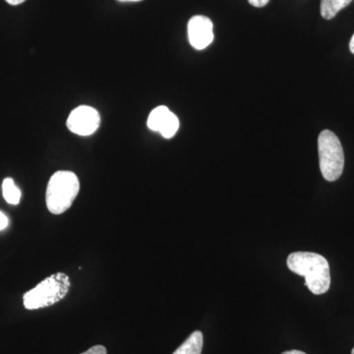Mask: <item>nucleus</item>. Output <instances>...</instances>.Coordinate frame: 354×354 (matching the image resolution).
Here are the masks:
<instances>
[{
  "mask_svg": "<svg viewBox=\"0 0 354 354\" xmlns=\"http://www.w3.org/2000/svg\"><path fill=\"white\" fill-rule=\"evenodd\" d=\"M6 1L7 3L10 4V6H16L24 3L26 0H6Z\"/></svg>",
  "mask_w": 354,
  "mask_h": 354,
  "instance_id": "nucleus-15",
  "label": "nucleus"
},
{
  "mask_svg": "<svg viewBox=\"0 0 354 354\" xmlns=\"http://www.w3.org/2000/svg\"><path fill=\"white\" fill-rule=\"evenodd\" d=\"M71 288L69 277L64 272L51 274L36 288L27 291L23 297L24 306L28 310H37L51 306L66 297Z\"/></svg>",
  "mask_w": 354,
  "mask_h": 354,
  "instance_id": "nucleus-3",
  "label": "nucleus"
},
{
  "mask_svg": "<svg viewBox=\"0 0 354 354\" xmlns=\"http://www.w3.org/2000/svg\"><path fill=\"white\" fill-rule=\"evenodd\" d=\"M188 38L198 50L208 48L214 41V24L206 16L197 15L188 22Z\"/></svg>",
  "mask_w": 354,
  "mask_h": 354,
  "instance_id": "nucleus-6",
  "label": "nucleus"
},
{
  "mask_svg": "<svg viewBox=\"0 0 354 354\" xmlns=\"http://www.w3.org/2000/svg\"><path fill=\"white\" fill-rule=\"evenodd\" d=\"M270 0H248L249 3L254 7H257V8H261V7H264L269 3Z\"/></svg>",
  "mask_w": 354,
  "mask_h": 354,
  "instance_id": "nucleus-13",
  "label": "nucleus"
},
{
  "mask_svg": "<svg viewBox=\"0 0 354 354\" xmlns=\"http://www.w3.org/2000/svg\"><path fill=\"white\" fill-rule=\"evenodd\" d=\"M81 354H106V348L102 346H95Z\"/></svg>",
  "mask_w": 354,
  "mask_h": 354,
  "instance_id": "nucleus-12",
  "label": "nucleus"
},
{
  "mask_svg": "<svg viewBox=\"0 0 354 354\" xmlns=\"http://www.w3.org/2000/svg\"><path fill=\"white\" fill-rule=\"evenodd\" d=\"M101 124V116L94 108L80 106L69 114L66 125L70 131L80 136H90Z\"/></svg>",
  "mask_w": 354,
  "mask_h": 354,
  "instance_id": "nucleus-5",
  "label": "nucleus"
},
{
  "mask_svg": "<svg viewBox=\"0 0 354 354\" xmlns=\"http://www.w3.org/2000/svg\"><path fill=\"white\" fill-rule=\"evenodd\" d=\"M351 354H354V348H353V351H351Z\"/></svg>",
  "mask_w": 354,
  "mask_h": 354,
  "instance_id": "nucleus-19",
  "label": "nucleus"
},
{
  "mask_svg": "<svg viewBox=\"0 0 354 354\" xmlns=\"http://www.w3.org/2000/svg\"><path fill=\"white\" fill-rule=\"evenodd\" d=\"M281 354H306L304 353V351H297V349H293V351H285Z\"/></svg>",
  "mask_w": 354,
  "mask_h": 354,
  "instance_id": "nucleus-16",
  "label": "nucleus"
},
{
  "mask_svg": "<svg viewBox=\"0 0 354 354\" xmlns=\"http://www.w3.org/2000/svg\"><path fill=\"white\" fill-rule=\"evenodd\" d=\"M79 191L80 183L74 172H55L46 187V202L48 211L53 215L64 214L72 206Z\"/></svg>",
  "mask_w": 354,
  "mask_h": 354,
  "instance_id": "nucleus-2",
  "label": "nucleus"
},
{
  "mask_svg": "<svg viewBox=\"0 0 354 354\" xmlns=\"http://www.w3.org/2000/svg\"><path fill=\"white\" fill-rule=\"evenodd\" d=\"M171 113V111L165 106H158L153 109L152 113L149 115L148 122H147L148 127L152 131L160 132Z\"/></svg>",
  "mask_w": 354,
  "mask_h": 354,
  "instance_id": "nucleus-9",
  "label": "nucleus"
},
{
  "mask_svg": "<svg viewBox=\"0 0 354 354\" xmlns=\"http://www.w3.org/2000/svg\"><path fill=\"white\" fill-rule=\"evenodd\" d=\"M179 129V120L177 118V116L174 113L169 114V118H167V121L164 124V127H162V129L160 130V135L165 138L171 139L174 135L176 134V132L178 131Z\"/></svg>",
  "mask_w": 354,
  "mask_h": 354,
  "instance_id": "nucleus-11",
  "label": "nucleus"
},
{
  "mask_svg": "<svg viewBox=\"0 0 354 354\" xmlns=\"http://www.w3.org/2000/svg\"><path fill=\"white\" fill-rule=\"evenodd\" d=\"M318 153L320 169L327 181L337 180L344 167V153L341 141L330 130H324L318 137Z\"/></svg>",
  "mask_w": 354,
  "mask_h": 354,
  "instance_id": "nucleus-4",
  "label": "nucleus"
},
{
  "mask_svg": "<svg viewBox=\"0 0 354 354\" xmlns=\"http://www.w3.org/2000/svg\"><path fill=\"white\" fill-rule=\"evenodd\" d=\"M353 0H321V15L324 19L330 20L342 9L346 8Z\"/></svg>",
  "mask_w": 354,
  "mask_h": 354,
  "instance_id": "nucleus-8",
  "label": "nucleus"
},
{
  "mask_svg": "<svg viewBox=\"0 0 354 354\" xmlns=\"http://www.w3.org/2000/svg\"><path fill=\"white\" fill-rule=\"evenodd\" d=\"M4 199L10 205H18L21 200V191L12 178L7 177L2 183Z\"/></svg>",
  "mask_w": 354,
  "mask_h": 354,
  "instance_id": "nucleus-10",
  "label": "nucleus"
},
{
  "mask_svg": "<svg viewBox=\"0 0 354 354\" xmlns=\"http://www.w3.org/2000/svg\"><path fill=\"white\" fill-rule=\"evenodd\" d=\"M118 1H121V2H136V1H140V0H118Z\"/></svg>",
  "mask_w": 354,
  "mask_h": 354,
  "instance_id": "nucleus-18",
  "label": "nucleus"
},
{
  "mask_svg": "<svg viewBox=\"0 0 354 354\" xmlns=\"http://www.w3.org/2000/svg\"><path fill=\"white\" fill-rule=\"evenodd\" d=\"M349 50H351V53L354 55V35L351 39V43H349Z\"/></svg>",
  "mask_w": 354,
  "mask_h": 354,
  "instance_id": "nucleus-17",
  "label": "nucleus"
},
{
  "mask_svg": "<svg viewBox=\"0 0 354 354\" xmlns=\"http://www.w3.org/2000/svg\"><path fill=\"white\" fill-rule=\"evenodd\" d=\"M204 337L200 330H195L172 354H201Z\"/></svg>",
  "mask_w": 354,
  "mask_h": 354,
  "instance_id": "nucleus-7",
  "label": "nucleus"
},
{
  "mask_svg": "<svg viewBox=\"0 0 354 354\" xmlns=\"http://www.w3.org/2000/svg\"><path fill=\"white\" fill-rule=\"evenodd\" d=\"M288 269L305 279V286L314 295L327 292L330 286V265L320 254L291 253L286 260Z\"/></svg>",
  "mask_w": 354,
  "mask_h": 354,
  "instance_id": "nucleus-1",
  "label": "nucleus"
},
{
  "mask_svg": "<svg viewBox=\"0 0 354 354\" xmlns=\"http://www.w3.org/2000/svg\"><path fill=\"white\" fill-rule=\"evenodd\" d=\"M8 225V218L0 212V230H3Z\"/></svg>",
  "mask_w": 354,
  "mask_h": 354,
  "instance_id": "nucleus-14",
  "label": "nucleus"
}]
</instances>
